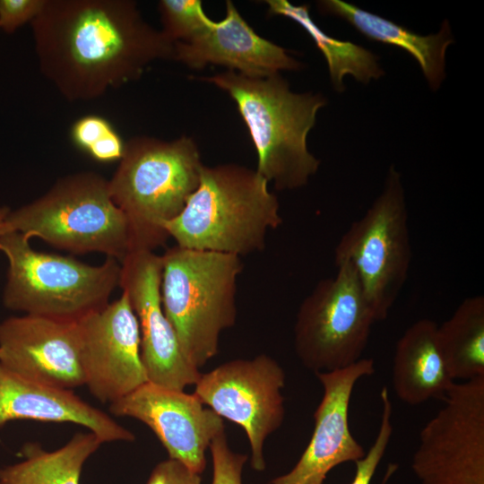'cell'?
<instances>
[{"mask_svg": "<svg viewBox=\"0 0 484 484\" xmlns=\"http://www.w3.org/2000/svg\"><path fill=\"white\" fill-rule=\"evenodd\" d=\"M41 73L69 101H87L173 60L174 42L132 0H44L30 22Z\"/></svg>", "mask_w": 484, "mask_h": 484, "instance_id": "obj_1", "label": "cell"}, {"mask_svg": "<svg viewBox=\"0 0 484 484\" xmlns=\"http://www.w3.org/2000/svg\"><path fill=\"white\" fill-rule=\"evenodd\" d=\"M255 169L234 163L203 165L181 213L162 225L177 246L241 257L265 248L282 222L277 196Z\"/></svg>", "mask_w": 484, "mask_h": 484, "instance_id": "obj_2", "label": "cell"}, {"mask_svg": "<svg viewBox=\"0 0 484 484\" xmlns=\"http://www.w3.org/2000/svg\"><path fill=\"white\" fill-rule=\"evenodd\" d=\"M201 80L236 103L256 151L255 170L268 183L280 191L307 184L320 164L308 151L307 138L326 104L323 95L293 92L280 73L254 78L227 70Z\"/></svg>", "mask_w": 484, "mask_h": 484, "instance_id": "obj_3", "label": "cell"}, {"mask_svg": "<svg viewBox=\"0 0 484 484\" xmlns=\"http://www.w3.org/2000/svg\"><path fill=\"white\" fill-rule=\"evenodd\" d=\"M203 166L199 148L188 136L172 141L136 136L125 143L108 186L128 220L133 251H153L166 243L169 237L162 225L184 210Z\"/></svg>", "mask_w": 484, "mask_h": 484, "instance_id": "obj_4", "label": "cell"}, {"mask_svg": "<svg viewBox=\"0 0 484 484\" xmlns=\"http://www.w3.org/2000/svg\"><path fill=\"white\" fill-rule=\"evenodd\" d=\"M162 257L163 311L187 359L198 369L218 352L220 333L237 319L239 256L178 246Z\"/></svg>", "mask_w": 484, "mask_h": 484, "instance_id": "obj_5", "label": "cell"}, {"mask_svg": "<svg viewBox=\"0 0 484 484\" xmlns=\"http://www.w3.org/2000/svg\"><path fill=\"white\" fill-rule=\"evenodd\" d=\"M6 232L73 254L102 253L120 264L133 251L128 220L111 197L108 180L95 172L60 177L42 196L10 210Z\"/></svg>", "mask_w": 484, "mask_h": 484, "instance_id": "obj_6", "label": "cell"}, {"mask_svg": "<svg viewBox=\"0 0 484 484\" xmlns=\"http://www.w3.org/2000/svg\"><path fill=\"white\" fill-rule=\"evenodd\" d=\"M18 232L0 237L8 260L3 303L10 310L76 323L108 302L119 286L121 264L107 257L90 265L70 256L34 250Z\"/></svg>", "mask_w": 484, "mask_h": 484, "instance_id": "obj_7", "label": "cell"}, {"mask_svg": "<svg viewBox=\"0 0 484 484\" xmlns=\"http://www.w3.org/2000/svg\"><path fill=\"white\" fill-rule=\"evenodd\" d=\"M334 262L353 268L376 322L384 321L407 281L411 262L404 190L393 167L380 195L340 238Z\"/></svg>", "mask_w": 484, "mask_h": 484, "instance_id": "obj_8", "label": "cell"}, {"mask_svg": "<svg viewBox=\"0 0 484 484\" xmlns=\"http://www.w3.org/2000/svg\"><path fill=\"white\" fill-rule=\"evenodd\" d=\"M303 299L294 325L295 352L307 368L331 372L359 361L367 345L373 312L353 268L336 265Z\"/></svg>", "mask_w": 484, "mask_h": 484, "instance_id": "obj_9", "label": "cell"}, {"mask_svg": "<svg viewBox=\"0 0 484 484\" xmlns=\"http://www.w3.org/2000/svg\"><path fill=\"white\" fill-rule=\"evenodd\" d=\"M419 432L411 469L420 484H484V376L454 383Z\"/></svg>", "mask_w": 484, "mask_h": 484, "instance_id": "obj_10", "label": "cell"}, {"mask_svg": "<svg viewBox=\"0 0 484 484\" xmlns=\"http://www.w3.org/2000/svg\"><path fill=\"white\" fill-rule=\"evenodd\" d=\"M194 385V394L203 405L245 430L251 466L264 471L265 439L281 427L285 414V373L280 364L265 354L234 359L202 374Z\"/></svg>", "mask_w": 484, "mask_h": 484, "instance_id": "obj_11", "label": "cell"}, {"mask_svg": "<svg viewBox=\"0 0 484 484\" xmlns=\"http://www.w3.org/2000/svg\"><path fill=\"white\" fill-rule=\"evenodd\" d=\"M77 328L84 385L97 400L111 404L149 382L138 320L125 292Z\"/></svg>", "mask_w": 484, "mask_h": 484, "instance_id": "obj_12", "label": "cell"}, {"mask_svg": "<svg viewBox=\"0 0 484 484\" xmlns=\"http://www.w3.org/2000/svg\"><path fill=\"white\" fill-rule=\"evenodd\" d=\"M162 257L134 250L121 262L119 287L137 317L141 356L150 383L174 390L195 385L202 373L185 356L160 295Z\"/></svg>", "mask_w": 484, "mask_h": 484, "instance_id": "obj_13", "label": "cell"}, {"mask_svg": "<svg viewBox=\"0 0 484 484\" xmlns=\"http://www.w3.org/2000/svg\"><path fill=\"white\" fill-rule=\"evenodd\" d=\"M110 412L145 424L155 434L169 458L201 474L206 464L205 451L212 440L224 431L223 419L204 408L193 393L147 382L109 404Z\"/></svg>", "mask_w": 484, "mask_h": 484, "instance_id": "obj_14", "label": "cell"}, {"mask_svg": "<svg viewBox=\"0 0 484 484\" xmlns=\"http://www.w3.org/2000/svg\"><path fill=\"white\" fill-rule=\"evenodd\" d=\"M375 370L372 359H360L341 369L315 373L324 393L314 412L310 441L293 469L267 484H324L332 469L366 455L350 433L349 406L356 383Z\"/></svg>", "mask_w": 484, "mask_h": 484, "instance_id": "obj_15", "label": "cell"}, {"mask_svg": "<svg viewBox=\"0 0 484 484\" xmlns=\"http://www.w3.org/2000/svg\"><path fill=\"white\" fill-rule=\"evenodd\" d=\"M0 364L30 381L73 390L84 385L76 323L23 315L0 322Z\"/></svg>", "mask_w": 484, "mask_h": 484, "instance_id": "obj_16", "label": "cell"}, {"mask_svg": "<svg viewBox=\"0 0 484 484\" xmlns=\"http://www.w3.org/2000/svg\"><path fill=\"white\" fill-rule=\"evenodd\" d=\"M173 60L194 70L223 65L254 78L301 68L285 48L258 35L231 1L226 2L223 20L186 42H175Z\"/></svg>", "mask_w": 484, "mask_h": 484, "instance_id": "obj_17", "label": "cell"}, {"mask_svg": "<svg viewBox=\"0 0 484 484\" xmlns=\"http://www.w3.org/2000/svg\"><path fill=\"white\" fill-rule=\"evenodd\" d=\"M14 419L77 424L103 443L135 439L131 431L73 390L28 380L0 364V427Z\"/></svg>", "mask_w": 484, "mask_h": 484, "instance_id": "obj_18", "label": "cell"}, {"mask_svg": "<svg viewBox=\"0 0 484 484\" xmlns=\"http://www.w3.org/2000/svg\"><path fill=\"white\" fill-rule=\"evenodd\" d=\"M436 328L434 321L419 319L405 330L396 343L392 383L398 398L407 404L444 399L455 382L440 354Z\"/></svg>", "mask_w": 484, "mask_h": 484, "instance_id": "obj_19", "label": "cell"}, {"mask_svg": "<svg viewBox=\"0 0 484 484\" xmlns=\"http://www.w3.org/2000/svg\"><path fill=\"white\" fill-rule=\"evenodd\" d=\"M321 12L344 19L367 38L406 50L419 63L432 90L445 77V52L454 42L445 20L437 33L419 35L375 13L340 0L318 2Z\"/></svg>", "mask_w": 484, "mask_h": 484, "instance_id": "obj_20", "label": "cell"}, {"mask_svg": "<svg viewBox=\"0 0 484 484\" xmlns=\"http://www.w3.org/2000/svg\"><path fill=\"white\" fill-rule=\"evenodd\" d=\"M103 442L92 432H79L62 447L46 451L26 443L23 460L0 469V484H80L85 462Z\"/></svg>", "mask_w": 484, "mask_h": 484, "instance_id": "obj_21", "label": "cell"}, {"mask_svg": "<svg viewBox=\"0 0 484 484\" xmlns=\"http://www.w3.org/2000/svg\"><path fill=\"white\" fill-rule=\"evenodd\" d=\"M436 340L445 367L455 381L484 376V298H465L436 328Z\"/></svg>", "mask_w": 484, "mask_h": 484, "instance_id": "obj_22", "label": "cell"}, {"mask_svg": "<svg viewBox=\"0 0 484 484\" xmlns=\"http://www.w3.org/2000/svg\"><path fill=\"white\" fill-rule=\"evenodd\" d=\"M266 4L270 15H281L296 22L312 38L326 60L335 91H344L343 78L347 74L363 83L384 74L377 57L371 51L325 34L311 19L307 4L293 5L286 0H268Z\"/></svg>", "mask_w": 484, "mask_h": 484, "instance_id": "obj_23", "label": "cell"}, {"mask_svg": "<svg viewBox=\"0 0 484 484\" xmlns=\"http://www.w3.org/2000/svg\"><path fill=\"white\" fill-rule=\"evenodd\" d=\"M159 11L163 33L174 43L186 42L214 22L200 0H161Z\"/></svg>", "mask_w": 484, "mask_h": 484, "instance_id": "obj_24", "label": "cell"}, {"mask_svg": "<svg viewBox=\"0 0 484 484\" xmlns=\"http://www.w3.org/2000/svg\"><path fill=\"white\" fill-rule=\"evenodd\" d=\"M381 400L383 403V411L377 436L369 450L366 453V455L362 459L355 462L356 471L350 484H370L372 477L374 476L391 439L393 433V426L391 423L392 402L389 398L387 388L385 387L382 389Z\"/></svg>", "mask_w": 484, "mask_h": 484, "instance_id": "obj_25", "label": "cell"}, {"mask_svg": "<svg viewBox=\"0 0 484 484\" xmlns=\"http://www.w3.org/2000/svg\"><path fill=\"white\" fill-rule=\"evenodd\" d=\"M209 448L212 459V484H242L247 455L231 451L224 431L214 436Z\"/></svg>", "mask_w": 484, "mask_h": 484, "instance_id": "obj_26", "label": "cell"}, {"mask_svg": "<svg viewBox=\"0 0 484 484\" xmlns=\"http://www.w3.org/2000/svg\"><path fill=\"white\" fill-rule=\"evenodd\" d=\"M114 130L106 118L88 115L74 122L71 128V138L78 148L88 153L92 147Z\"/></svg>", "mask_w": 484, "mask_h": 484, "instance_id": "obj_27", "label": "cell"}, {"mask_svg": "<svg viewBox=\"0 0 484 484\" xmlns=\"http://www.w3.org/2000/svg\"><path fill=\"white\" fill-rule=\"evenodd\" d=\"M44 0H0V29L13 33L38 15Z\"/></svg>", "mask_w": 484, "mask_h": 484, "instance_id": "obj_28", "label": "cell"}, {"mask_svg": "<svg viewBox=\"0 0 484 484\" xmlns=\"http://www.w3.org/2000/svg\"><path fill=\"white\" fill-rule=\"evenodd\" d=\"M146 484H202V479L180 462L168 458L153 468Z\"/></svg>", "mask_w": 484, "mask_h": 484, "instance_id": "obj_29", "label": "cell"}, {"mask_svg": "<svg viewBox=\"0 0 484 484\" xmlns=\"http://www.w3.org/2000/svg\"><path fill=\"white\" fill-rule=\"evenodd\" d=\"M9 212L7 206H0V237L4 234V220Z\"/></svg>", "mask_w": 484, "mask_h": 484, "instance_id": "obj_30", "label": "cell"}]
</instances>
